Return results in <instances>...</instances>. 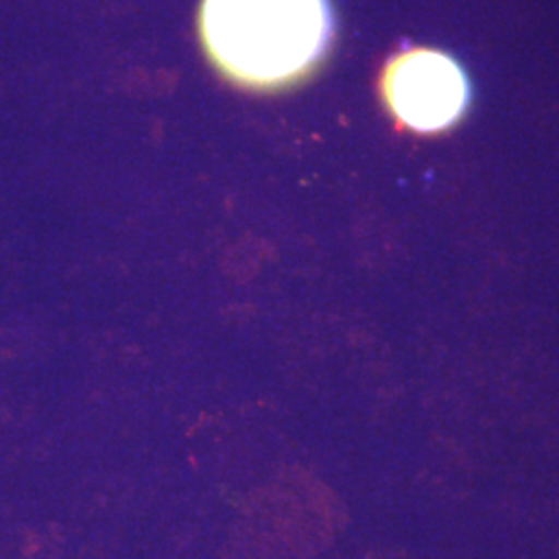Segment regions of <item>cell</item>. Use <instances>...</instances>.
Here are the masks:
<instances>
[{
  "instance_id": "7a4b0ae2",
  "label": "cell",
  "mask_w": 559,
  "mask_h": 559,
  "mask_svg": "<svg viewBox=\"0 0 559 559\" xmlns=\"http://www.w3.org/2000/svg\"><path fill=\"white\" fill-rule=\"evenodd\" d=\"M383 96L392 112L415 131H441L459 119L468 85L459 64L436 50H408L383 75Z\"/></svg>"
},
{
  "instance_id": "6da1fadb",
  "label": "cell",
  "mask_w": 559,
  "mask_h": 559,
  "mask_svg": "<svg viewBox=\"0 0 559 559\" xmlns=\"http://www.w3.org/2000/svg\"><path fill=\"white\" fill-rule=\"evenodd\" d=\"M198 23L214 67L258 92L309 75L332 38L328 0H203Z\"/></svg>"
}]
</instances>
